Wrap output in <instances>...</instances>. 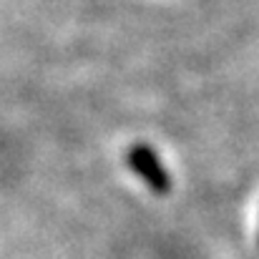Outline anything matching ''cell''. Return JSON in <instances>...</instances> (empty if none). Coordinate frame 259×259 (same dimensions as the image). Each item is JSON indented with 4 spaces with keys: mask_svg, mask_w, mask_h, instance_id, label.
Instances as JSON below:
<instances>
[{
    "mask_svg": "<svg viewBox=\"0 0 259 259\" xmlns=\"http://www.w3.org/2000/svg\"><path fill=\"white\" fill-rule=\"evenodd\" d=\"M126 161H128V166L146 181V186L151 191H156V194L171 191V174L164 169V164H161V159L156 156L154 149H149L144 144H136V146L128 149Z\"/></svg>",
    "mask_w": 259,
    "mask_h": 259,
    "instance_id": "6da1fadb",
    "label": "cell"
}]
</instances>
